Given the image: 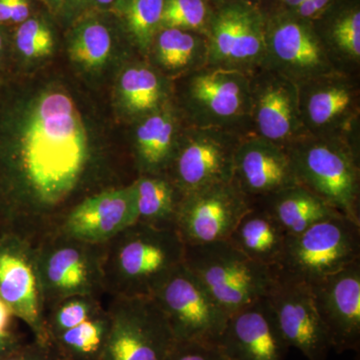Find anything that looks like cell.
<instances>
[{"label": "cell", "instance_id": "obj_1", "mask_svg": "<svg viewBox=\"0 0 360 360\" xmlns=\"http://www.w3.org/2000/svg\"><path fill=\"white\" fill-rule=\"evenodd\" d=\"M8 127L4 232L37 245L78 203L118 187L115 158L98 122L63 80L32 78Z\"/></svg>", "mask_w": 360, "mask_h": 360}, {"label": "cell", "instance_id": "obj_2", "mask_svg": "<svg viewBox=\"0 0 360 360\" xmlns=\"http://www.w3.org/2000/svg\"><path fill=\"white\" fill-rule=\"evenodd\" d=\"M186 245L174 229L135 222L103 245L105 293L153 296L175 269L184 264Z\"/></svg>", "mask_w": 360, "mask_h": 360}, {"label": "cell", "instance_id": "obj_3", "mask_svg": "<svg viewBox=\"0 0 360 360\" xmlns=\"http://www.w3.org/2000/svg\"><path fill=\"white\" fill-rule=\"evenodd\" d=\"M172 101L189 127L251 134L250 75L206 65L172 82Z\"/></svg>", "mask_w": 360, "mask_h": 360}, {"label": "cell", "instance_id": "obj_4", "mask_svg": "<svg viewBox=\"0 0 360 360\" xmlns=\"http://www.w3.org/2000/svg\"><path fill=\"white\" fill-rule=\"evenodd\" d=\"M286 150L298 184L360 224V148L345 139L307 135Z\"/></svg>", "mask_w": 360, "mask_h": 360}, {"label": "cell", "instance_id": "obj_5", "mask_svg": "<svg viewBox=\"0 0 360 360\" xmlns=\"http://www.w3.org/2000/svg\"><path fill=\"white\" fill-rule=\"evenodd\" d=\"M184 264L229 315L265 297L276 278L227 240L186 245Z\"/></svg>", "mask_w": 360, "mask_h": 360}, {"label": "cell", "instance_id": "obj_6", "mask_svg": "<svg viewBox=\"0 0 360 360\" xmlns=\"http://www.w3.org/2000/svg\"><path fill=\"white\" fill-rule=\"evenodd\" d=\"M360 259V224L345 217L317 222L286 236L276 276L311 285Z\"/></svg>", "mask_w": 360, "mask_h": 360}, {"label": "cell", "instance_id": "obj_7", "mask_svg": "<svg viewBox=\"0 0 360 360\" xmlns=\"http://www.w3.org/2000/svg\"><path fill=\"white\" fill-rule=\"evenodd\" d=\"M35 264L44 314L70 296L105 295L103 245L52 232L35 245Z\"/></svg>", "mask_w": 360, "mask_h": 360}, {"label": "cell", "instance_id": "obj_8", "mask_svg": "<svg viewBox=\"0 0 360 360\" xmlns=\"http://www.w3.org/2000/svg\"><path fill=\"white\" fill-rule=\"evenodd\" d=\"M101 360H167L176 338L151 296H111Z\"/></svg>", "mask_w": 360, "mask_h": 360}, {"label": "cell", "instance_id": "obj_9", "mask_svg": "<svg viewBox=\"0 0 360 360\" xmlns=\"http://www.w3.org/2000/svg\"><path fill=\"white\" fill-rule=\"evenodd\" d=\"M302 124L309 135L345 139L360 148L359 77L333 71L297 84Z\"/></svg>", "mask_w": 360, "mask_h": 360}, {"label": "cell", "instance_id": "obj_10", "mask_svg": "<svg viewBox=\"0 0 360 360\" xmlns=\"http://www.w3.org/2000/svg\"><path fill=\"white\" fill-rule=\"evenodd\" d=\"M248 135L186 125L165 174L186 194L233 179L234 158Z\"/></svg>", "mask_w": 360, "mask_h": 360}, {"label": "cell", "instance_id": "obj_11", "mask_svg": "<svg viewBox=\"0 0 360 360\" xmlns=\"http://www.w3.org/2000/svg\"><path fill=\"white\" fill-rule=\"evenodd\" d=\"M151 297L160 305L177 341L219 343L229 314L182 264Z\"/></svg>", "mask_w": 360, "mask_h": 360}, {"label": "cell", "instance_id": "obj_12", "mask_svg": "<svg viewBox=\"0 0 360 360\" xmlns=\"http://www.w3.org/2000/svg\"><path fill=\"white\" fill-rule=\"evenodd\" d=\"M205 35L207 65L250 75L262 68L265 18L248 2L225 4L213 11Z\"/></svg>", "mask_w": 360, "mask_h": 360}, {"label": "cell", "instance_id": "obj_13", "mask_svg": "<svg viewBox=\"0 0 360 360\" xmlns=\"http://www.w3.org/2000/svg\"><path fill=\"white\" fill-rule=\"evenodd\" d=\"M296 84L338 71L331 63L311 21L291 13L265 20L262 68Z\"/></svg>", "mask_w": 360, "mask_h": 360}, {"label": "cell", "instance_id": "obj_14", "mask_svg": "<svg viewBox=\"0 0 360 360\" xmlns=\"http://www.w3.org/2000/svg\"><path fill=\"white\" fill-rule=\"evenodd\" d=\"M252 201L233 181L184 194L175 231L186 245L227 240Z\"/></svg>", "mask_w": 360, "mask_h": 360}, {"label": "cell", "instance_id": "obj_15", "mask_svg": "<svg viewBox=\"0 0 360 360\" xmlns=\"http://www.w3.org/2000/svg\"><path fill=\"white\" fill-rule=\"evenodd\" d=\"M250 130L285 149L309 135L300 116L297 84L265 68L250 75Z\"/></svg>", "mask_w": 360, "mask_h": 360}, {"label": "cell", "instance_id": "obj_16", "mask_svg": "<svg viewBox=\"0 0 360 360\" xmlns=\"http://www.w3.org/2000/svg\"><path fill=\"white\" fill-rule=\"evenodd\" d=\"M0 298L15 319L30 328L33 338L49 342L37 281L35 245L11 232L0 236Z\"/></svg>", "mask_w": 360, "mask_h": 360}, {"label": "cell", "instance_id": "obj_17", "mask_svg": "<svg viewBox=\"0 0 360 360\" xmlns=\"http://www.w3.org/2000/svg\"><path fill=\"white\" fill-rule=\"evenodd\" d=\"M267 293L277 324L288 347L302 352L307 360H326L331 349L310 286L276 276Z\"/></svg>", "mask_w": 360, "mask_h": 360}, {"label": "cell", "instance_id": "obj_18", "mask_svg": "<svg viewBox=\"0 0 360 360\" xmlns=\"http://www.w3.org/2000/svg\"><path fill=\"white\" fill-rule=\"evenodd\" d=\"M317 312L338 354L360 347V259L311 284Z\"/></svg>", "mask_w": 360, "mask_h": 360}, {"label": "cell", "instance_id": "obj_19", "mask_svg": "<svg viewBox=\"0 0 360 360\" xmlns=\"http://www.w3.org/2000/svg\"><path fill=\"white\" fill-rule=\"evenodd\" d=\"M134 181L85 198L70 210L56 231L84 243L103 245L137 222Z\"/></svg>", "mask_w": 360, "mask_h": 360}, {"label": "cell", "instance_id": "obj_20", "mask_svg": "<svg viewBox=\"0 0 360 360\" xmlns=\"http://www.w3.org/2000/svg\"><path fill=\"white\" fill-rule=\"evenodd\" d=\"M232 181L251 201L300 184L288 151L252 134L236 150Z\"/></svg>", "mask_w": 360, "mask_h": 360}, {"label": "cell", "instance_id": "obj_21", "mask_svg": "<svg viewBox=\"0 0 360 360\" xmlns=\"http://www.w3.org/2000/svg\"><path fill=\"white\" fill-rule=\"evenodd\" d=\"M219 345L232 360H284V340L266 297L229 315Z\"/></svg>", "mask_w": 360, "mask_h": 360}, {"label": "cell", "instance_id": "obj_22", "mask_svg": "<svg viewBox=\"0 0 360 360\" xmlns=\"http://www.w3.org/2000/svg\"><path fill=\"white\" fill-rule=\"evenodd\" d=\"M186 122L174 101L137 120L135 165L139 175L165 174L176 150Z\"/></svg>", "mask_w": 360, "mask_h": 360}, {"label": "cell", "instance_id": "obj_23", "mask_svg": "<svg viewBox=\"0 0 360 360\" xmlns=\"http://www.w3.org/2000/svg\"><path fill=\"white\" fill-rule=\"evenodd\" d=\"M150 65L170 82L208 65V44L202 33L160 28L151 42Z\"/></svg>", "mask_w": 360, "mask_h": 360}, {"label": "cell", "instance_id": "obj_24", "mask_svg": "<svg viewBox=\"0 0 360 360\" xmlns=\"http://www.w3.org/2000/svg\"><path fill=\"white\" fill-rule=\"evenodd\" d=\"M252 202L262 206L286 236H296L317 222L343 215L302 184L286 187Z\"/></svg>", "mask_w": 360, "mask_h": 360}, {"label": "cell", "instance_id": "obj_25", "mask_svg": "<svg viewBox=\"0 0 360 360\" xmlns=\"http://www.w3.org/2000/svg\"><path fill=\"white\" fill-rule=\"evenodd\" d=\"M314 22L331 63L338 71L357 75L360 70V11L359 6H347L336 13L326 11ZM311 21V22H312Z\"/></svg>", "mask_w": 360, "mask_h": 360}, {"label": "cell", "instance_id": "obj_26", "mask_svg": "<svg viewBox=\"0 0 360 360\" xmlns=\"http://www.w3.org/2000/svg\"><path fill=\"white\" fill-rule=\"evenodd\" d=\"M286 233L262 206L251 203L227 241L246 257L274 269L285 245Z\"/></svg>", "mask_w": 360, "mask_h": 360}, {"label": "cell", "instance_id": "obj_27", "mask_svg": "<svg viewBox=\"0 0 360 360\" xmlns=\"http://www.w3.org/2000/svg\"><path fill=\"white\" fill-rule=\"evenodd\" d=\"M118 92L123 110L139 120L172 101V82L148 63H137L123 70Z\"/></svg>", "mask_w": 360, "mask_h": 360}, {"label": "cell", "instance_id": "obj_28", "mask_svg": "<svg viewBox=\"0 0 360 360\" xmlns=\"http://www.w3.org/2000/svg\"><path fill=\"white\" fill-rule=\"evenodd\" d=\"M137 221L161 229H174L184 194L165 174H142L134 181Z\"/></svg>", "mask_w": 360, "mask_h": 360}, {"label": "cell", "instance_id": "obj_29", "mask_svg": "<svg viewBox=\"0 0 360 360\" xmlns=\"http://www.w3.org/2000/svg\"><path fill=\"white\" fill-rule=\"evenodd\" d=\"M108 314L105 310L68 329L49 343L61 360H101L108 333Z\"/></svg>", "mask_w": 360, "mask_h": 360}, {"label": "cell", "instance_id": "obj_30", "mask_svg": "<svg viewBox=\"0 0 360 360\" xmlns=\"http://www.w3.org/2000/svg\"><path fill=\"white\" fill-rule=\"evenodd\" d=\"M165 0H115V7L124 20L135 46L144 56L160 30Z\"/></svg>", "mask_w": 360, "mask_h": 360}, {"label": "cell", "instance_id": "obj_31", "mask_svg": "<svg viewBox=\"0 0 360 360\" xmlns=\"http://www.w3.org/2000/svg\"><path fill=\"white\" fill-rule=\"evenodd\" d=\"M111 49L112 39L110 30L99 21H85L75 28L71 37V58L85 70H98L105 65Z\"/></svg>", "mask_w": 360, "mask_h": 360}, {"label": "cell", "instance_id": "obj_32", "mask_svg": "<svg viewBox=\"0 0 360 360\" xmlns=\"http://www.w3.org/2000/svg\"><path fill=\"white\" fill-rule=\"evenodd\" d=\"M105 309L101 297L92 295H75L56 303L44 314L47 340L75 328L78 324L101 314Z\"/></svg>", "mask_w": 360, "mask_h": 360}, {"label": "cell", "instance_id": "obj_33", "mask_svg": "<svg viewBox=\"0 0 360 360\" xmlns=\"http://www.w3.org/2000/svg\"><path fill=\"white\" fill-rule=\"evenodd\" d=\"M212 13L206 0H165L160 28L206 34Z\"/></svg>", "mask_w": 360, "mask_h": 360}, {"label": "cell", "instance_id": "obj_34", "mask_svg": "<svg viewBox=\"0 0 360 360\" xmlns=\"http://www.w3.org/2000/svg\"><path fill=\"white\" fill-rule=\"evenodd\" d=\"M16 46L26 58H41L53 51L51 28L42 20L32 18L21 23L16 32Z\"/></svg>", "mask_w": 360, "mask_h": 360}, {"label": "cell", "instance_id": "obj_35", "mask_svg": "<svg viewBox=\"0 0 360 360\" xmlns=\"http://www.w3.org/2000/svg\"><path fill=\"white\" fill-rule=\"evenodd\" d=\"M167 360H232L219 343L176 341Z\"/></svg>", "mask_w": 360, "mask_h": 360}, {"label": "cell", "instance_id": "obj_36", "mask_svg": "<svg viewBox=\"0 0 360 360\" xmlns=\"http://www.w3.org/2000/svg\"><path fill=\"white\" fill-rule=\"evenodd\" d=\"M0 360H61L49 342L33 338L30 342L20 343L0 355Z\"/></svg>", "mask_w": 360, "mask_h": 360}, {"label": "cell", "instance_id": "obj_37", "mask_svg": "<svg viewBox=\"0 0 360 360\" xmlns=\"http://www.w3.org/2000/svg\"><path fill=\"white\" fill-rule=\"evenodd\" d=\"M335 4V0H307L302 6H298L292 13L296 18L312 21L316 20L329 7Z\"/></svg>", "mask_w": 360, "mask_h": 360}, {"label": "cell", "instance_id": "obj_38", "mask_svg": "<svg viewBox=\"0 0 360 360\" xmlns=\"http://www.w3.org/2000/svg\"><path fill=\"white\" fill-rule=\"evenodd\" d=\"M30 16V4L27 0H13L11 20L13 22L22 23Z\"/></svg>", "mask_w": 360, "mask_h": 360}, {"label": "cell", "instance_id": "obj_39", "mask_svg": "<svg viewBox=\"0 0 360 360\" xmlns=\"http://www.w3.org/2000/svg\"><path fill=\"white\" fill-rule=\"evenodd\" d=\"M15 319L11 310L0 298V333H13V321Z\"/></svg>", "mask_w": 360, "mask_h": 360}, {"label": "cell", "instance_id": "obj_40", "mask_svg": "<svg viewBox=\"0 0 360 360\" xmlns=\"http://www.w3.org/2000/svg\"><path fill=\"white\" fill-rule=\"evenodd\" d=\"M49 6L58 13L70 14L73 7L79 4V0H46Z\"/></svg>", "mask_w": 360, "mask_h": 360}, {"label": "cell", "instance_id": "obj_41", "mask_svg": "<svg viewBox=\"0 0 360 360\" xmlns=\"http://www.w3.org/2000/svg\"><path fill=\"white\" fill-rule=\"evenodd\" d=\"M20 338L14 333H0V355L20 342Z\"/></svg>", "mask_w": 360, "mask_h": 360}, {"label": "cell", "instance_id": "obj_42", "mask_svg": "<svg viewBox=\"0 0 360 360\" xmlns=\"http://www.w3.org/2000/svg\"><path fill=\"white\" fill-rule=\"evenodd\" d=\"M13 0H0V21L11 20Z\"/></svg>", "mask_w": 360, "mask_h": 360}, {"label": "cell", "instance_id": "obj_43", "mask_svg": "<svg viewBox=\"0 0 360 360\" xmlns=\"http://www.w3.org/2000/svg\"><path fill=\"white\" fill-rule=\"evenodd\" d=\"M89 4L90 6L96 7L99 9H106L108 7L115 6V0H79Z\"/></svg>", "mask_w": 360, "mask_h": 360}, {"label": "cell", "instance_id": "obj_44", "mask_svg": "<svg viewBox=\"0 0 360 360\" xmlns=\"http://www.w3.org/2000/svg\"><path fill=\"white\" fill-rule=\"evenodd\" d=\"M286 13H292L298 6H302L307 0H279Z\"/></svg>", "mask_w": 360, "mask_h": 360}, {"label": "cell", "instance_id": "obj_45", "mask_svg": "<svg viewBox=\"0 0 360 360\" xmlns=\"http://www.w3.org/2000/svg\"><path fill=\"white\" fill-rule=\"evenodd\" d=\"M212 1L219 2L220 6H225V4H234V2H240V0H212Z\"/></svg>", "mask_w": 360, "mask_h": 360}, {"label": "cell", "instance_id": "obj_46", "mask_svg": "<svg viewBox=\"0 0 360 360\" xmlns=\"http://www.w3.org/2000/svg\"><path fill=\"white\" fill-rule=\"evenodd\" d=\"M1 47H2V39H1V37H0V51H1Z\"/></svg>", "mask_w": 360, "mask_h": 360}]
</instances>
